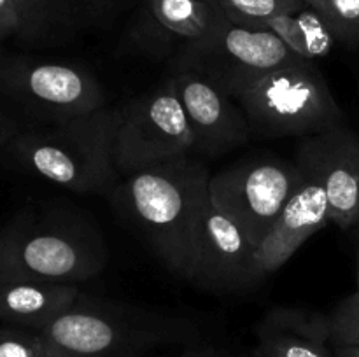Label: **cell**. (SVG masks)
I'll list each match as a JSON object with an SVG mask.
<instances>
[{
    "label": "cell",
    "mask_w": 359,
    "mask_h": 357,
    "mask_svg": "<svg viewBox=\"0 0 359 357\" xmlns=\"http://www.w3.org/2000/svg\"><path fill=\"white\" fill-rule=\"evenodd\" d=\"M300 167L318 177L328 196L330 223L342 230L359 224V135L346 125L304 136L297 150Z\"/></svg>",
    "instance_id": "cell-11"
},
{
    "label": "cell",
    "mask_w": 359,
    "mask_h": 357,
    "mask_svg": "<svg viewBox=\"0 0 359 357\" xmlns=\"http://www.w3.org/2000/svg\"><path fill=\"white\" fill-rule=\"evenodd\" d=\"M305 4L321 14L337 42L347 48L359 46V0H305Z\"/></svg>",
    "instance_id": "cell-20"
},
{
    "label": "cell",
    "mask_w": 359,
    "mask_h": 357,
    "mask_svg": "<svg viewBox=\"0 0 359 357\" xmlns=\"http://www.w3.org/2000/svg\"><path fill=\"white\" fill-rule=\"evenodd\" d=\"M333 352H335V357H359V346H333Z\"/></svg>",
    "instance_id": "cell-26"
},
{
    "label": "cell",
    "mask_w": 359,
    "mask_h": 357,
    "mask_svg": "<svg viewBox=\"0 0 359 357\" xmlns=\"http://www.w3.org/2000/svg\"><path fill=\"white\" fill-rule=\"evenodd\" d=\"M20 132V125H18L13 118H9L6 112L0 111V147L9 146L11 140H13Z\"/></svg>",
    "instance_id": "cell-24"
},
{
    "label": "cell",
    "mask_w": 359,
    "mask_h": 357,
    "mask_svg": "<svg viewBox=\"0 0 359 357\" xmlns=\"http://www.w3.org/2000/svg\"><path fill=\"white\" fill-rule=\"evenodd\" d=\"M210 172L202 161L179 158L123 177L109 195L112 209L147 241L163 265L188 280Z\"/></svg>",
    "instance_id": "cell-1"
},
{
    "label": "cell",
    "mask_w": 359,
    "mask_h": 357,
    "mask_svg": "<svg viewBox=\"0 0 359 357\" xmlns=\"http://www.w3.org/2000/svg\"><path fill=\"white\" fill-rule=\"evenodd\" d=\"M189 153L191 130L170 80L123 107L114 142V161L121 178Z\"/></svg>",
    "instance_id": "cell-9"
},
{
    "label": "cell",
    "mask_w": 359,
    "mask_h": 357,
    "mask_svg": "<svg viewBox=\"0 0 359 357\" xmlns=\"http://www.w3.org/2000/svg\"><path fill=\"white\" fill-rule=\"evenodd\" d=\"M221 16L214 0H144L133 41L153 55L177 52L210 34Z\"/></svg>",
    "instance_id": "cell-15"
},
{
    "label": "cell",
    "mask_w": 359,
    "mask_h": 357,
    "mask_svg": "<svg viewBox=\"0 0 359 357\" xmlns=\"http://www.w3.org/2000/svg\"><path fill=\"white\" fill-rule=\"evenodd\" d=\"M179 357H226L221 350L214 349V346H191L181 354Z\"/></svg>",
    "instance_id": "cell-25"
},
{
    "label": "cell",
    "mask_w": 359,
    "mask_h": 357,
    "mask_svg": "<svg viewBox=\"0 0 359 357\" xmlns=\"http://www.w3.org/2000/svg\"><path fill=\"white\" fill-rule=\"evenodd\" d=\"M298 59L272 31L241 27L223 13L210 34L175 52L174 72L198 74L237 98L263 76Z\"/></svg>",
    "instance_id": "cell-6"
},
{
    "label": "cell",
    "mask_w": 359,
    "mask_h": 357,
    "mask_svg": "<svg viewBox=\"0 0 359 357\" xmlns=\"http://www.w3.org/2000/svg\"><path fill=\"white\" fill-rule=\"evenodd\" d=\"M256 251L258 247L241 227L209 200L188 282L212 294L249 293L269 275L258 262Z\"/></svg>",
    "instance_id": "cell-10"
},
{
    "label": "cell",
    "mask_w": 359,
    "mask_h": 357,
    "mask_svg": "<svg viewBox=\"0 0 359 357\" xmlns=\"http://www.w3.org/2000/svg\"><path fill=\"white\" fill-rule=\"evenodd\" d=\"M48 357H142L149 350L191 343V318L81 294L70 310L41 331Z\"/></svg>",
    "instance_id": "cell-3"
},
{
    "label": "cell",
    "mask_w": 359,
    "mask_h": 357,
    "mask_svg": "<svg viewBox=\"0 0 359 357\" xmlns=\"http://www.w3.org/2000/svg\"><path fill=\"white\" fill-rule=\"evenodd\" d=\"M356 290H359V224H358V259H356Z\"/></svg>",
    "instance_id": "cell-27"
},
{
    "label": "cell",
    "mask_w": 359,
    "mask_h": 357,
    "mask_svg": "<svg viewBox=\"0 0 359 357\" xmlns=\"http://www.w3.org/2000/svg\"><path fill=\"white\" fill-rule=\"evenodd\" d=\"M109 262L97 220L72 203H55L18 217L0 231V280L79 284Z\"/></svg>",
    "instance_id": "cell-2"
},
{
    "label": "cell",
    "mask_w": 359,
    "mask_h": 357,
    "mask_svg": "<svg viewBox=\"0 0 359 357\" xmlns=\"http://www.w3.org/2000/svg\"><path fill=\"white\" fill-rule=\"evenodd\" d=\"M235 100L259 139H304L344 125L342 108L325 76L309 59L272 70Z\"/></svg>",
    "instance_id": "cell-5"
},
{
    "label": "cell",
    "mask_w": 359,
    "mask_h": 357,
    "mask_svg": "<svg viewBox=\"0 0 359 357\" xmlns=\"http://www.w3.org/2000/svg\"><path fill=\"white\" fill-rule=\"evenodd\" d=\"M16 38L30 48H58L116 23L128 0H14Z\"/></svg>",
    "instance_id": "cell-13"
},
{
    "label": "cell",
    "mask_w": 359,
    "mask_h": 357,
    "mask_svg": "<svg viewBox=\"0 0 359 357\" xmlns=\"http://www.w3.org/2000/svg\"><path fill=\"white\" fill-rule=\"evenodd\" d=\"M123 108L90 114L20 132L7 147L27 170L77 195H111L121 181L114 142Z\"/></svg>",
    "instance_id": "cell-4"
},
{
    "label": "cell",
    "mask_w": 359,
    "mask_h": 357,
    "mask_svg": "<svg viewBox=\"0 0 359 357\" xmlns=\"http://www.w3.org/2000/svg\"><path fill=\"white\" fill-rule=\"evenodd\" d=\"M300 168L304 170V181L290 196L270 233L256 251L258 262L266 273L283 268L312 234L330 223L328 196L325 188L312 172L304 167Z\"/></svg>",
    "instance_id": "cell-14"
},
{
    "label": "cell",
    "mask_w": 359,
    "mask_h": 357,
    "mask_svg": "<svg viewBox=\"0 0 359 357\" xmlns=\"http://www.w3.org/2000/svg\"><path fill=\"white\" fill-rule=\"evenodd\" d=\"M0 357H48L41 331L18 326L0 329Z\"/></svg>",
    "instance_id": "cell-22"
},
{
    "label": "cell",
    "mask_w": 359,
    "mask_h": 357,
    "mask_svg": "<svg viewBox=\"0 0 359 357\" xmlns=\"http://www.w3.org/2000/svg\"><path fill=\"white\" fill-rule=\"evenodd\" d=\"M188 119L193 150L217 158L245 146L252 136L248 118L237 100L193 72L168 77Z\"/></svg>",
    "instance_id": "cell-12"
},
{
    "label": "cell",
    "mask_w": 359,
    "mask_h": 357,
    "mask_svg": "<svg viewBox=\"0 0 359 357\" xmlns=\"http://www.w3.org/2000/svg\"><path fill=\"white\" fill-rule=\"evenodd\" d=\"M224 16L245 28L262 30L272 18L304 9L305 0H214Z\"/></svg>",
    "instance_id": "cell-19"
},
{
    "label": "cell",
    "mask_w": 359,
    "mask_h": 357,
    "mask_svg": "<svg viewBox=\"0 0 359 357\" xmlns=\"http://www.w3.org/2000/svg\"><path fill=\"white\" fill-rule=\"evenodd\" d=\"M251 357H335L330 315L304 307L279 304L256 326Z\"/></svg>",
    "instance_id": "cell-16"
},
{
    "label": "cell",
    "mask_w": 359,
    "mask_h": 357,
    "mask_svg": "<svg viewBox=\"0 0 359 357\" xmlns=\"http://www.w3.org/2000/svg\"><path fill=\"white\" fill-rule=\"evenodd\" d=\"M262 30L272 31L298 58L316 62L326 58L335 46L337 37L321 14L305 6L297 13L279 14L263 24Z\"/></svg>",
    "instance_id": "cell-18"
},
{
    "label": "cell",
    "mask_w": 359,
    "mask_h": 357,
    "mask_svg": "<svg viewBox=\"0 0 359 357\" xmlns=\"http://www.w3.org/2000/svg\"><path fill=\"white\" fill-rule=\"evenodd\" d=\"M81 294L77 284L0 280V321L42 331L70 310Z\"/></svg>",
    "instance_id": "cell-17"
},
{
    "label": "cell",
    "mask_w": 359,
    "mask_h": 357,
    "mask_svg": "<svg viewBox=\"0 0 359 357\" xmlns=\"http://www.w3.org/2000/svg\"><path fill=\"white\" fill-rule=\"evenodd\" d=\"M332 345L359 346V290L340 301L330 314Z\"/></svg>",
    "instance_id": "cell-21"
},
{
    "label": "cell",
    "mask_w": 359,
    "mask_h": 357,
    "mask_svg": "<svg viewBox=\"0 0 359 357\" xmlns=\"http://www.w3.org/2000/svg\"><path fill=\"white\" fill-rule=\"evenodd\" d=\"M302 181L304 170L297 161L244 160L210 177V203L259 247Z\"/></svg>",
    "instance_id": "cell-8"
},
{
    "label": "cell",
    "mask_w": 359,
    "mask_h": 357,
    "mask_svg": "<svg viewBox=\"0 0 359 357\" xmlns=\"http://www.w3.org/2000/svg\"><path fill=\"white\" fill-rule=\"evenodd\" d=\"M0 93L46 126L105 107L100 80L74 63L7 59L0 63Z\"/></svg>",
    "instance_id": "cell-7"
},
{
    "label": "cell",
    "mask_w": 359,
    "mask_h": 357,
    "mask_svg": "<svg viewBox=\"0 0 359 357\" xmlns=\"http://www.w3.org/2000/svg\"><path fill=\"white\" fill-rule=\"evenodd\" d=\"M244 357H251V356H244Z\"/></svg>",
    "instance_id": "cell-28"
},
{
    "label": "cell",
    "mask_w": 359,
    "mask_h": 357,
    "mask_svg": "<svg viewBox=\"0 0 359 357\" xmlns=\"http://www.w3.org/2000/svg\"><path fill=\"white\" fill-rule=\"evenodd\" d=\"M20 31V14L14 0H0V44Z\"/></svg>",
    "instance_id": "cell-23"
}]
</instances>
